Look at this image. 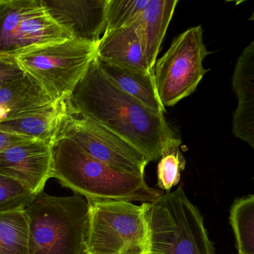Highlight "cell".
Segmentation results:
<instances>
[{"label": "cell", "mask_w": 254, "mask_h": 254, "mask_svg": "<svg viewBox=\"0 0 254 254\" xmlns=\"http://www.w3.org/2000/svg\"><path fill=\"white\" fill-rule=\"evenodd\" d=\"M79 115L120 136L150 162L165 148L181 142L165 119L117 87L99 67L96 58L70 96Z\"/></svg>", "instance_id": "obj_1"}, {"label": "cell", "mask_w": 254, "mask_h": 254, "mask_svg": "<svg viewBox=\"0 0 254 254\" xmlns=\"http://www.w3.org/2000/svg\"><path fill=\"white\" fill-rule=\"evenodd\" d=\"M52 178L87 200L153 203L165 193L150 187L144 175L121 172L93 158L68 138L52 143Z\"/></svg>", "instance_id": "obj_2"}, {"label": "cell", "mask_w": 254, "mask_h": 254, "mask_svg": "<svg viewBox=\"0 0 254 254\" xmlns=\"http://www.w3.org/2000/svg\"><path fill=\"white\" fill-rule=\"evenodd\" d=\"M29 254H88L89 205L80 194L41 191L25 208Z\"/></svg>", "instance_id": "obj_3"}, {"label": "cell", "mask_w": 254, "mask_h": 254, "mask_svg": "<svg viewBox=\"0 0 254 254\" xmlns=\"http://www.w3.org/2000/svg\"><path fill=\"white\" fill-rule=\"evenodd\" d=\"M149 254H215L203 218L181 186L150 203Z\"/></svg>", "instance_id": "obj_4"}, {"label": "cell", "mask_w": 254, "mask_h": 254, "mask_svg": "<svg viewBox=\"0 0 254 254\" xmlns=\"http://www.w3.org/2000/svg\"><path fill=\"white\" fill-rule=\"evenodd\" d=\"M97 46L71 38L32 47L14 57L23 72L56 102L70 97L96 58Z\"/></svg>", "instance_id": "obj_5"}, {"label": "cell", "mask_w": 254, "mask_h": 254, "mask_svg": "<svg viewBox=\"0 0 254 254\" xmlns=\"http://www.w3.org/2000/svg\"><path fill=\"white\" fill-rule=\"evenodd\" d=\"M88 254H149L150 203L87 200Z\"/></svg>", "instance_id": "obj_6"}, {"label": "cell", "mask_w": 254, "mask_h": 254, "mask_svg": "<svg viewBox=\"0 0 254 254\" xmlns=\"http://www.w3.org/2000/svg\"><path fill=\"white\" fill-rule=\"evenodd\" d=\"M211 54L203 43L201 26L187 29L172 41L166 53L156 61L154 78L159 99L165 108L194 93L209 70L203 66Z\"/></svg>", "instance_id": "obj_7"}, {"label": "cell", "mask_w": 254, "mask_h": 254, "mask_svg": "<svg viewBox=\"0 0 254 254\" xmlns=\"http://www.w3.org/2000/svg\"><path fill=\"white\" fill-rule=\"evenodd\" d=\"M71 38L41 0H0V54L16 56L32 47Z\"/></svg>", "instance_id": "obj_8"}, {"label": "cell", "mask_w": 254, "mask_h": 254, "mask_svg": "<svg viewBox=\"0 0 254 254\" xmlns=\"http://www.w3.org/2000/svg\"><path fill=\"white\" fill-rule=\"evenodd\" d=\"M59 137L68 138L90 157L126 173L144 175L150 163L128 142L78 114L64 122Z\"/></svg>", "instance_id": "obj_9"}, {"label": "cell", "mask_w": 254, "mask_h": 254, "mask_svg": "<svg viewBox=\"0 0 254 254\" xmlns=\"http://www.w3.org/2000/svg\"><path fill=\"white\" fill-rule=\"evenodd\" d=\"M52 143L29 141L0 152V175L21 183L35 194L52 178Z\"/></svg>", "instance_id": "obj_10"}, {"label": "cell", "mask_w": 254, "mask_h": 254, "mask_svg": "<svg viewBox=\"0 0 254 254\" xmlns=\"http://www.w3.org/2000/svg\"><path fill=\"white\" fill-rule=\"evenodd\" d=\"M72 39L97 44L105 32L108 0H41Z\"/></svg>", "instance_id": "obj_11"}, {"label": "cell", "mask_w": 254, "mask_h": 254, "mask_svg": "<svg viewBox=\"0 0 254 254\" xmlns=\"http://www.w3.org/2000/svg\"><path fill=\"white\" fill-rule=\"evenodd\" d=\"M78 114L70 97L53 102L20 117L0 123V130L53 143L64 122Z\"/></svg>", "instance_id": "obj_12"}, {"label": "cell", "mask_w": 254, "mask_h": 254, "mask_svg": "<svg viewBox=\"0 0 254 254\" xmlns=\"http://www.w3.org/2000/svg\"><path fill=\"white\" fill-rule=\"evenodd\" d=\"M238 99L233 116V133L254 148V41L242 52L232 78Z\"/></svg>", "instance_id": "obj_13"}, {"label": "cell", "mask_w": 254, "mask_h": 254, "mask_svg": "<svg viewBox=\"0 0 254 254\" xmlns=\"http://www.w3.org/2000/svg\"><path fill=\"white\" fill-rule=\"evenodd\" d=\"M139 17L129 26L104 33L98 43L96 57L135 70L154 73L144 55Z\"/></svg>", "instance_id": "obj_14"}, {"label": "cell", "mask_w": 254, "mask_h": 254, "mask_svg": "<svg viewBox=\"0 0 254 254\" xmlns=\"http://www.w3.org/2000/svg\"><path fill=\"white\" fill-rule=\"evenodd\" d=\"M102 72L122 90L130 95L144 106L158 114H164L154 83V73L126 67L96 57Z\"/></svg>", "instance_id": "obj_15"}, {"label": "cell", "mask_w": 254, "mask_h": 254, "mask_svg": "<svg viewBox=\"0 0 254 254\" xmlns=\"http://www.w3.org/2000/svg\"><path fill=\"white\" fill-rule=\"evenodd\" d=\"M53 102L42 88L25 74L0 87V123L20 117Z\"/></svg>", "instance_id": "obj_16"}, {"label": "cell", "mask_w": 254, "mask_h": 254, "mask_svg": "<svg viewBox=\"0 0 254 254\" xmlns=\"http://www.w3.org/2000/svg\"><path fill=\"white\" fill-rule=\"evenodd\" d=\"M178 0H148L139 17L144 55L151 71L154 70L159 51Z\"/></svg>", "instance_id": "obj_17"}, {"label": "cell", "mask_w": 254, "mask_h": 254, "mask_svg": "<svg viewBox=\"0 0 254 254\" xmlns=\"http://www.w3.org/2000/svg\"><path fill=\"white\" fill-rule=\"evenodd\" d=\"M0 254H29V222L25 209L0 213Z\"/></svg>", "instance_id": "obj_18"}, {"label": "cell", "mask_w": 254, "mask_h": 254, "mask_svg": "<svg viewBox=\"0 0 254 254\" xmlns=\"http://www.w3.org/2000/svg\"><path fill=\"white\" fill-rule=\"evenodd\" d=\"M230 224L239 254H254V195L235 200L230 208Z\"/></svg>", "instance_id": "obj_19"}, {"label": "cell", "mask_w": 254, "mask_h": 254, "mask_svg": "<svg viewBox=\"0 0 254 254\" xmlns=\"http://www.w3.org/2000/svg\"><path fill=\"white\" fill-rule=\"evenodd\" d=\"M181 144L178 142L165 148L157 165V186L166 192L179 184L181 172L185 169L186 160L179 149Z\"/></svg>", "instance_id": "obj_20"}, {"label": "cell", "mask_w": 254, "mask_h": 254, "mask_svg": "<svg viewBox=\"0 0 254 254\" xmlns=\"http://www.w3.org/2000/svg\"><path fill=\"white\" fill-rule=\"evenodd\" d=\"M148 0H108L105 32L133 23L142 14Z\"/></svg>", "instance_id": "obj_21"}, {"label": "cell", "mask_w": 254, "mask_h": 254, "mask_svg": "<svg viewBox=\"0 0 254 254\" xmlns=\"http://www.w3.org/2000/svg\"><path fill=\"white\" fill-rule=\"evenodd\" d=\"M37 195L19 181L0 175V213L24 209Z\"/></svg>", "instance_id": "obj_22"}, {"label": "cell", "mask_w": 254, "mask_h": 254, "mask_svg": "<svg viewBox=\"0 0 254 254\" xmlns=\"http://www.w3.org/2000/svg\"><path fill=\"white\" fill-rule=\"evenodd\" d=\"M24 75L14 56L0 54V87Z\"/></svg>", "instance_id": "obj_23"}, {"label": "cell", "mask_w": 254, "mask_h": 254, "mask_svg": "<svg viewBox=\"0 0 254 254\" xmlns=\"http://www.w3.org/2000/svg\"><path fill=\"white\" fill-rule=\"evenodd\" d=\"M33 140L34 139L26 137V136L0 130V152L4 150L8 149L14 145Z\"/></svg>", "instance_id": "obj_24"}]
</instances>
